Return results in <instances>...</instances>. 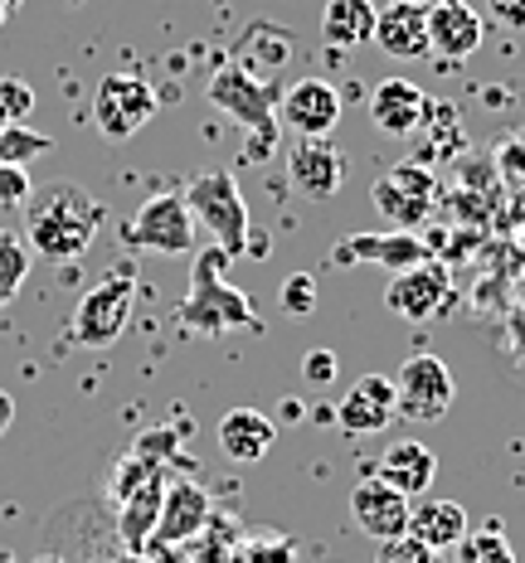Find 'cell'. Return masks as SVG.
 <instances>
[{
	"label": "cell",
	"instance_id": "cell-1",
	"mask_svg": "<svg viewBox=\"0 0 525 563\" xmlns=\"http://www.w3.org/2000/svg\"><path fill=\"white\" fill-rule=\"evenodd\" d=\"M20 214H25V229L20 233H25L30 253L50 257V263H74V257H84L98 243L108 209L84 185L50 180V185H34L30 199L20 205Z\"/></svg>",
	"mask_w": 525,
	"mask_h": 563
},
{
	"label": "cell",
	"instance_id": "cell-2",
	"mask_svg": "<svg viewBox=\"0 0 525 563\" xmlns=\"http://www.w3.org/2000/svg\"><path fill=\"white\" fill-rule=\"evenodd\" d=\"M229 263H233V257L225 249H215V243L195 253L190 291H185V301L175 307V321H181L185 331H200V335L259 331V311H253V301L225 282Z\"/></svg>",
	"mask_w": 525,
	"mask_h": 563
},
{
	"label": "cell",
	"instance_id": "cell-3",
	"mask_svg": "<svg viewBox=\"0 0 525 563\" xmlns=\"http://www.w3.org/2000/svg\"><path fill=\"white\" fill-rule=\"evenodd\" d=\"M209 102H215L225 117H233V122L249 132V161H267L277 146V88L267 84V78L249 74V68L229 64L219 68L215 78H209Z\"/></svg>",
	"mask_w": 525,
	"mask_h": 563
},
{
	"label": "cell",
	"instance_id": "cell-4",
	"mask_svg": "<svg viewBox=\"0 0 525 563\" xmlns=\"http://www.w3.org/2000/svg\"><path fill=\"white\" fill-rule=\"evenodd\" d=\"M132 301H136V267L132 263H117L102 273V282L78 297L74 316H68V345H84V350H108L127 335L132 325Z\"/></svg>",
	"mask_w": 525,
	"mask_h": 563
},
{
	"label": "cell",
	"instance_id": "cell-5",
	"mask_svg": "<svg viewBox=\"0 0 525 563\" xmlns=\"http://www.w3.org/2000/svg\"><path fill=\"white\" fill-rule=\"evenodd\" d=\"M181 195H185V205H190V219L205 224V233L215 239V249L239 257L243 243H249V205H243V190H239V180H233V170L195 175Z\"/></svg>",
	"mask_w": 525,
	"mask_h": 563
},
{
	"label": "cell",
	"instance_id": "cell-6",
	"mask_svg": "<svg viewBox=\"0 0 525 563\" xmlns=\"http://www.w3.org/2000/svg\"><path fill=\"white\" fill-rule=\"evenodd\" d=\"M122 243L136 253H166V257H181V253H195V219H190V205H185L181 190H156L136 205V214L127 219L122 229Z\"/></svg>",
	"mask_w": 525,
	"mask_h": 563
},
{
	"label": "cell",
	"instance_id": "cell-7",
	"mask_svg": "<svg viewBox=\"0 0 525 563\" xmlns=\"http://www.w3.org/2000/svg\"><path fill=\"white\" fill-rule=\"evenodd\" d=\"M161 112V92L142 74H108L92 92V126L108 141H132Z\"/></svg>",
	"mask_w": 525,
	"mask_h": 563
},
{
	"label": "cell",
	"instance_id": "cell-8",
	"mask_svg": "<svg viewBox=\"0 0 525 563\" xmlns=\"http://www.w3.org/2000/svg\"><path fill=\"white\" fill-rule=\"evenodd\" d=\"M434 199H438V180H434V170L418 166V161L390 166L375 180V190H370V205H375V214L384 219V224L408 229V233L434 214Z\"/></svg>",
	"mask_w": 525,
	"mask_h": 563
},
{
	"label": "cell",
	"instance_id": "cell-9",
	"mask_svg": "<svg viewBox=\"0 0 525 563\" xmlns=\"http://www.w3.org/2000/svg\"><path fill=\"white\" fill-rule=\"evenodd\" d=\"M452 398H458V384H452V369L438 355H414L400 365V379H394V413L400 418L438 422L448 418Z\"/></svg>",
	"mask_w": 525,
	"mask_h": 563
},
{
	"label": "cell",
	"instance_id": "cell-10",
	"mask_svg": "<svg viewBox=\"0 0 525 563\" xmlns=\"http://www.w3.org/2000/svg\"><path fill=\"white\" fill-rule=\"evenodd\" d=\"M287 180L307 199H336L346 185V156L336 151L331 136H297L287 151Z\"/></svg>",
	"mask_w": 525,
	"mask_h": 563
},
{
	"label": "cell",
	"instance_id": "cell-11",
	"mask_svg": "<svg viewBox=\"0 0 525 563\" xmlns=\"http://www.w3.org/2000/svg\"><path fill=\"white\" fill-rule=\"evenodd\" d=\"M428 5V54L442 64H467L486 40V20L467 0H424Z\"/></svg>",
	"mask_w": 525,
	"mask_h": 563
},
{
	"label": "cell",
	"instance_id": "cell-12",
	"mask_svg": "<svg viewBox=\"0 0 525 563\" xmlns=\"http://www.w3.org/2000/svg\"><path fill=\"white\" fill-rule=\"evenodd\" d=\"M428 243L408 229H390V233H350L331 249V267H350V263H375L384 273H404V267L428 263Z\"/></svg>",
	"mask_w": 525,
	"mask_h": 563
},
{
	"label": "cell",
	"instance_id": "cell-13",
	"mask_svg": "<svg viewBox=\"0 0 525 563\" xmlns=\"http://www.w3.org/2000/svg\"><path fill=\"white\" fill-rule=\"evenodd\" d=\"M277 122L292 136H331L341 122V92L326 78H297L283 98H277Z\"/></svg>",
	"mask_w": 525,
	"mask_h": 563
},
{
	"label": "cell",
	"instance_id": "cell-14",
	"mask_svg": "<svg viewBox=\"0 0 525 563\" xmlns=\"http://www.w3.org/2000/svg\"><path fill=\"white\" fill-rule=\"evenodd\" d=\"M452 287H448V273L428 257V263L418 267H404V273H394V282L384 287V307L394 316H404V321H434V316L448 307Z\"/></svg>",
	"mask_w": 525,
	"mask_h": 563
},
{
	"label": "cell",
	"instance_id": "cell-15",
	"mask_svg": "<svg viewBox=\"0 0 525 563\" xmlns=\"http://www.w3.org/2000/svg\"><path fill=\"white\" fill-rule=\"evenodd\" d=\"M408 510H414V500L400 496L394 486H384L380 476H365L350 490V525H356L360 534L380 539V544L408 534Z\"/></svg>",
	"mask_w": 525,
	"mask_h": 563
},
{
	"label": "cell",
	"instance_id": "cell-16",
	"mask_svg": "<svg viewBox=\"0 0 525 563\" xmlns=\"http://www.w3.org/2000/svg\"><path fill=\"white\" fill-rule=\"evenodd\" d=\"M336 428L346 432V438H375L384 432L394 418V379H384V374H365V379H356L346 389V398L336 404Z\"/></svg>",
	"mask_w": 525,
	"mask_h": 563
},
{
	"label": "cell",
	"instance_id": "cell-17",
	"mask_svg": "<svg viewBox=\"0 0 525 563\" xmlns=\"http://www.w3.org/2000/svg\"><path fill=\"white\" fill-rule=\"evenodd\" d=\"M370 44L390 58H428V5L424 0H384L375 10Z\"/></svg>",
	"mask_w": 525,
	"mask_h": 563
},
{
	"label": "cell",
	"instance_id": "cell-18",
	"mask_svg": "<svg viewBox=\"0 0 525 563\" xmlns=\"http://www.w3.org/2000/svg\"><path fill=\"white\" fill-rule=\"evenodd\" d=\"M428 117V98L414 78H380L370 88V122L384 136H414Z\"/></svg>",
	"mask_w": 525,
	"mask_h": 563
},
{
	"label": "cell",
	"instance_id": "cell-19",
	"mask_svg": "<svg viewBox=\"0 0 525 563\" xmlns=\"http://www.w3.org/2000/svg\"><path fill=\"white\" fill-rule=\"evenodd\" d=\"M215 520V506H209V490L195 486V481H171L161 490V515H156V534L151 539H166V544H185Z\"/></svg>",
	"mask_w": 525,
	"mask_h": 563
},
{
	"label": "cell",
	"instance_id": "cell-20",
	"mask_svg": "<svg viewBox=\"0 0 525 563\" xmlns=\"http://www.w3.org/2000/svg\"><path fill=\"white\" fill-rule=\"evenodd\" d=\"M375 476L384 481V486L400 490V496L418 500V496H428V486H434V476H438V456H434V448H424V442L400 438V442H390V448H384L380 466H375Z\"/></svg>",
	"mask_w": 525,
	"mask_h": 563
},
{
	"label": "cell",
	"instance_id": "cell-21",
	"mask_svg": "<svg viewBox=\"0 0 525 563\" xmlns=\"http://www.w3.org/2000/svg\"><path fill=\"white\" fill-rule=\"evenodd\" d=\"M219 452L229 456V462H239V466H253V462H263L267 452H273V442H277V428H273V418L259 413V408H229L225 418H219Z\"/></svg>",
	"mask_w": 525,
	"mask_h": 563
},
{
	"label": "cell",
	"instance_id": "cell-22",
	"mask_svg": "<svg viewBox=\"0 0 525 563\" xmlns=\"http://www.w3.org/2000/svg\"><path fill=\"white\" fill-rule=\"evenodd\" d=\"M408 534L424 549H434V554H448L467 534V510L458 500H418V506L408 510Z\"/></svg>",
	"mask_w": 525,
	"mask_h": 563
},
{
	"label": "cell",
	"instance_id": "cell-23",
	"mask_svg": "<svg viewBox=\"0 0 525 563\" xmlns=\"http://www.w3.org/2000/svg\"><path fill=\"white\" fill-rule=\"evenodd\" d=\"M375 34V0H326L321 40L331 49H360Z\"/></svg>",
	"mask_w": 525,
	"mask_h": 563
},
{
	"label": "cell",
	"instance_id": "cell-24",
	"mask_svg": "<svg viewBox=\"0 0 525 563\" xmlns=\"http://www.w3.org/2000/svg\"><path fill=\"white\" fill-rule=\"evenodd\" d=\"M161 490H166V476L146 481V486L127 490L122 496V515H117V530H122L127 549L132 554H142L151 544V534H156V515H161Z\"/></svg>",
	"mask_w": 525,
	"mask_h": 563
},
{
	"label": "cell",
	"instance_id": "cell-25",
	"mask_svg": "<svg viewBox=\"0 0 525 563\" xmlns=\"http://www.w3.org/2000/svg\"><path fill=\"white\" fill-rule=\"evenodd\" d=\"M287 58H292V34H287V30H277V25H253V30L239 40V54H233V64L273 84V74L287 64Z\"/></svg>",
	"mask_w": 525,
	"mask_h": 563
},
{
	"label": "cell",
	"instance_id": "cell-26",
	"mask_svg": "<svg viewBox=\"0 0 525 563\" xmlns=\"http://www.w3.org/2000/svg\"><path fill=\"white\" fill-rule=\"evenodd\" d=\"M30 263H34V253H30L25 233L0 229V307H10L20 297V287L30 282Z\"/></svg>",
	"mask_w": 525,
	"mask_h": 563
},
{
	"label": "cell",
	"instance_id": "cell-27",
	"mask_svg": "<svg viewBox=\"0 0 525 563\" xmlns=\"http://www.w3.org/2000/svg\"><path fill=\"white\" fill-rule=\"evenodd\" d=\"M458 563H516V549L496 525H486V530H467L458 539Z\"/></svg>",
	"mask_w": 525,
	"mask_h": 563
},
{
	"label": "cell",
	"instance_id": "cell-28",
	"mask_svg": "<svg viewBox=\"0 0 525 563\" xmlns=\"http://www.w3.org/2000/svg\"><path fill=\"white\" fill-rule=\"evenodd\" d=\"M233 563H297V539L292 534H253L233 549Z\"/></svg>",
	"mask_w": 525,
	"mask_h": 563
},
{
	"label": "cell",
	"instance_id": "cell-29",
	"mask_svg": "<svg viewBox=\"0 0 525 563\" xmlns=\"http://www.w3.org/2000/svg\"><path fill=\"white\" fill-rule=\"evenodd\" d=\"M40 151H50V136H34L25 126H0V166H25L30 156H40Z\"/></svg>",
	"mask_w": 525,
	"mask_h": 563
},
{
	"label": "cell",
	"instance_id": "cell-30",
	"mask_svg": "<svg viewBox=\"0 0 525 563\" xmlns=\"http://www.w3.org/2000/svg\"><path fill=\"white\" fill-rule=\"evenodd\" d=\"M277 301H283V311L287 316H311L317 311V301H321V291H317V277L311 273H292L287 282H283V291H277Z\"/></svg>",
	"mask_w": 525,
	"mask_h": 563
},
{
	"label": "cell",
	"instance_id": "cell-31",
	"mask_svg": "<svg viewBox=\"0 0 525 563\" xmlns=\"http://www.w3.org/2000/svg\"><path fill=\"white\" fill-rule=\"evenodd\" d=\"M30 112H34V88L25 78H0V126L25 122Z\"/></svg>",
	"mask_w": 525,
	"mask_h": 563
},
{
	"label": "cell",
	"instance_id": "cell-32",
	"mask_svg": "<svg viewBox=\"0 0 525 563\" xmlns=\"http://www.w3.org/2000/svg\"><path fill=\"white\" fill-rule=\"evenodd\" d=\"M375 563H442V554H434V549H424L414 534H400V539H384Z\"/></svg>",
	"mask_w": 525,
	"mask_h": 563
},
{
	"label": "cell",
	"instance_id": "cell-33",
	"mask_svg": "<svg viewBox=\"0 0 525 563\" xmlns=\"http://www.w3.org/2000/svg\"><path fill=\"white\" fill-rule=\"evenodd\" d=\"M34 190V180H30V170L25 166H0V205H25Z\"/></svg>",
	"mask_w": 525,
	"mask_h": 563
},
{
	"label": "cell",
	"instance_id": "cell-34",
	"mask_svg": "<svg viewBox=\"0 0 525 563\" xmlns=\"http://www.w3.org/2000/svg\"><path fill=\"white\" fill-rule=\"evenodd\" d=\"M336 369H341V365H336L331 350H311V355H302V379H307V384H331Z\"/></svg>",
	"mask_w": 525,
	"mask_h": 563
},
{
	"label": "cell",
	"instance_id": "cell-35",
	"mask_svg": "<svg viewBox=\"0 0 525 563\" xmlns=\"http://www.w3.org/2000/svg\"><path fill=\"white\" fill-rule=\"evenodd\" d=\"M486 20L501 30H525V0H486Z\"/></svg>",
	"mask_w": 525,
	"mask_h": 563
},
{
	"label": "cell",
	"instance_id": "cell-36",
	"mask_svg": "<svg viewBox=\"0 0 525 563\" xmlns=\"http://www.w3.org/2000/svg\"><path fill=\"white\" fill-rule=\"evenodd\" d=\"M10 422H15V398H10L6 389H0V438L10 432Z\"/></svg>",
	"mask_w": 525,
	"mask_h": 563
},
{
	"label": "cell",
	"instance_id": "cell-37",
	"mask_svg": "<svg viewBox=\"0 0 525 563\" xmlns=\"http://www.w3.org/2000/svg\"><path fill=\"white\" fill-rule=\"evenodd\" d=\"M15 10H20V0H0V25H6V20L15 15Z\"/></svg>",
	"mask_w": 525,
	"mask_h": 563
},
{
	"label": "cell",
	"instance_id": "cell-38",
	"mask_svg": "<svg viewBox=\"0 0 525 563\" xmlns=\"http://www.w3.org/2000/svg\"><path fill=\"white\" fill-rule=\"evenodd\" d=\"M0 563H20L15 554H10V549H0Z\"/></svg>",
	"mask_w": 525,
	"mask_h": 563
}]
</instances>
